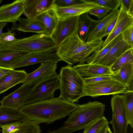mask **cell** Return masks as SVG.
Returning a JSON list of instances; mask_svg holds the SVG:
<instances>
[{
    "mask_svg": "<svg viewBox=\"0 0 133 133\" xmlns=\"http://www.w3.org/2000/svg\"><path fill=\"white\" fill-rule=\"evenodd\" d=\"M56 48L48 50L33 52L16 63L10 68L14 69L22 67L53 61H59L56 53Z\"/></svg>",
    "mask_w": 133,
    "mask_h": 133,
    "instance_id": "13",
    "label": "cell"
},
{
    "mask_svg": "<svg viewBox=\"0 0 133 133\" xmlns=\"http://www.w3.org/2000/svg\"><path fill=\"white\" fill-rule=\"evenodd\" d=\"M111 76L114 79L126 87L128 91H133V63L126 64Z\"/></svg>",
    "mask_w": 133,
    "mask_h": 133,
    "instance_id": "22",
    "label": "cell"
},
{
    "mask_svg": "<svg viewBox=\"0 0 133 133\" xmlns=\"http://www.w3.org/2000/svg\"><path fill=\"white\" fill-rule=\"evenodd\" d=\"M22 123H16L2 127V133H14L18 131Z\"/></svg>",
    "mask_w": 133,
    "mask_h": 133,
    "instance_id": "39",
    "label": "cell"
},
{
    "mask_svg": "<svg viewBox=\"0 0 133 133\" xmlns=\"http://www.w3.org/2000/svg\"><path fill=\"white\" fill-rule=\"evenodd\" d=\"M59 81L57 74L35 84L25 101V105L32 104L51 99L55 91L59 89Z\"/></svg>",
    "mask_w": 133,
    "mask_h": 133,
    "instance_id": "6",
    "label": "cell"
},
{
    "mask_svg": "<svg viewBox=\"0 0 133 133\" xmlns=\"http://www.w3.org/2000/svg\"><path fill=\"white\" fill-rule=\"evenodd\" d=\"M110 11L111 10L109 9L99 6L92 9L88 13L89 14L96 16L99 20L106 16Z\"/></svg>",
    "mask_w": 133,
    "mask_h": 133,
    "instance_id": "34",
    "label": "cell"
},
{
    "mask_svg": "<svg viewBox=\"0 0 133 133\" xmlns=\"http://www.w3.org/2000/svg\"><path fill=\"white\" fill-rule=\"evenodd\" d=\"M17 39L15 36V34L12 30L3 33L0 37V45L8 44L13 43Z\"/></svg>",
    "mask_w": 133,
    "mask_h": 133,
    "instance_id": "35",
    "label": "cell"
},
{
    "mask_svg": "<svg viewBox=\"0 0 133 133\" xmlns=\"http://www.w3.org/2000/svg\"><path fill=\"white\" fill-rule=\"evenodd\" d=\"M36 18L44 25L48 34L50 35L54 30L58 20L51 8L38 16Z\"/></svg>",
    "mask_w": 133,
    "mask_h": 133,
    "instance_id": "25",
    "label": "cell"
},
{
    "mask_svg": "<svg viewBox=\"0 0 133 133\" xmlns=\"http://www.w3.org/2000/svg\"><path fill=\"white\" fill-rule=\"evenodd\" d=\"M125 97V110L128 125L133 128V91L124 94Z\"/></svg>",
    "mask_w": 133,
    "mask_h": 133,
    "instance_id": "29",
    "label": "cell"
},
{
    "mask_svg": "<svg viewBox=\"0 0 133 133\" xmlns=\"http://www.w3.org/2000/svg\"><path fill=\"white\" fill-rule=\"evenodd\" d=\"M122 39L121 34L116 37L104 48L101 49L89 56L86 61L87 63L94 64L97 62L104 57L111 48Z\"/></svg>",
    "mask_w": 133,
    "mask_h": 133,
    "instance_id": "27",
    "label": "cell"
},
{
    "mask_svg": "<svg viewBox=\"0 0 133 133\" xmlns=\"http://www.w3.org/2000/svg\"><path fill=\"white\" fill-rule=\"evenodd\" d=\"M54 0H25L24 15L28 19L35 18L51 9Z\"/></svg>",
    "mask_w": 133,
    "mask_h": 133,
    "instance_id": "16",
    "label": "cell"
},
{
    "mask_svg": "<svg viewBox=\"0 0 133 133\" xmlns=\"http://www.w3.org/2000/svg\"><path fill=\"white\" fill-rule=\"evenodd\" d=\"M133 48L122 39L113 46L107 54L96 64L110 67L116 60L127 51Z\"/></svg>",
    "mask_w": 133,
    "mask_h": 133,
    "instance_id": "19",
    "label": "cell"
},
{
    "mask_svg": "<svg viewBox=\"0 0 133 133\" xmlns=\"http://www.w3.org/2000/svg\"><path fill=\"white\" fill-rule=\"evenodd\" d=\"M11 29L12 31L48 34L44 25L36 18H21L17 22L12 23Z\"/></svg>",
    "mask_w": 133,
    "mask_h": 133,
    "instance_id": "18",
    "label": "cell"
},
{
    "mask_svg": "<svg viewBox=\"0 0 133 133\" xmlns=\"http://www.w3.org/2000/svg\"><path fill=\"white\" fill-rule=\"evenodd\" d=\"M113 79L111 75L101 76L93 78L84 79L85 84L94 83Z\"/></svg>",
    "mask_w": 133,
    "mask_h": 133,
    "instance_id": "38",
    "label": "cell"
},
{
    "mask_svg": "<svg viewBox=\"0 0 133 133\" xmlns=\"http://www.w3.org/2000/svg\"><path fill=\"white\" fill-rule=\"evenodd\" d=\"M32 52L29 51L23 50L0 51V66L10 67Z\"/></svg>",
    "mask_w": 133,
    "mask_h": 133,
    "instance_id": "23",
    "label": "cell"
},
{
    "mask_svg": "<svg viewBox=\"0 0 133 133\" xmlns=\"http://www.w3.org/2000/svg\"><path fill=\"white\" fill-rule=\"evenodd\" d=\"M108 122L107 118L103 116L84 129L83 133H97Z\"/></svg>",
    "mask_w": 133,
    "mask_h": 133,
    "instance_id": "31",
    "label": "cell"
},
{
    "mask_svg": "<svg viewBox=\"0 0 133 133\" xmlns=\"http://www.w3.org/2000/svg\"><path fill=\"white\" fill-rule=\"evenodd\" d=\"M39 124L26 119L21 124L19 130L14 133H41Z\"/></svg>",
    "mask_w": 133,
    "mask_h": 133,
    "instance_id": "30",
    "label": "cell"
},
{
    "mask_svg": "<svg viewBox=\"0 0 133 133\" xmlns=\"http://www.w3.org/2000/svg\"><path fill=\"white\" fill-rule=\"evenodd\" d=\"M102 39L84 42L77 31L57 45L56 53L59 58L68 65L84 63L88 58L102 48Z\"/></svg>",
    "mask_w": 133,
    "mask_h": 133,
    "instance_id": "2",
    "label": "cell"
},
{
    "mask_svg": "<svg viewBox=\"0 0 133 133\" xmlns=\"http://www.w3.org/2000/svg\"><path fill=\"white\" fill-rule=\"evenodd\" d=\"M58 75L59 98L75 103L84 96V80L73 66L68 64L62 67Z\"/></svg>",
    "mask_w": 133,
    "mask_h": 133,
    "instance_id": "4",
    "label": "cell"
},
{
    "mask_svg": "<svg viewBox=\"0 0 133 133\" xmlns=\"http://www.w3.org/2000/svg\"><path fill=\"white\" fill-rule=\"evenodd\" d=\"M121 6L128 14L133 16V0H121Z\"/></svg>",
    "mask_w": 133,
    "mask_h": 133,
    "instance_id": "40",
    "label": "cell"
},
{
    "mask_svg": "<svg viewBox=\"0 0 133 133\" xmlns=\"http://www.w3.org/2000/svg\"><path fill=\"white\" fill-rule=\"evenodd\" d=\"M27 73L24 70H15L0 79V94L16 85L22 83Z\"/></svg>",
    "mask_w": 133,
    "mask_h": 133,
    "instance_id": "21",
    "label": "cell"
},
{
    "mask_svg": "<svg viewBox=\"0 0 133 133\" xmlns=\"http://www.w3.org/2000/svg\"><path fill=\"white\" fill-rule=\"evenodd\" d=\"M85 0L83 3L66 7H58L53 5L51 8L58 19L62 20L79 16L88 12L93 8L100 6L90 0Z\"/></svg>",
    "mask_w": 133,
    "mask_h": 133,
    "instance_id": "11",
    "label": "cell"
},
{
    "mask_svg": "<svg viewBox=\"0 0 133 133\" xmlns=\"http://www.w3.org/2000/svg\"><path fill=\"white\" fill-rule=\"evenodd\" d=\"M129 91L126 87L114 79L85 84L84 89V96L93 97L124 94Z\"/></svg>",
    "mask_w": 133,
    "mask_h": 133,
    "instance_id": "7",
    "label": "cell"
},
{
    "mask_svg": "<svg viewBox=\"0 0 133 133\" xmlns=\"http://www.w3.org/2000/svg\"><path fill=\"white\" fill-rule=\"evenodd\" d=\"M117 21L113 29L103 42L101 49L105 47L116 37L133 26V16L128 14L120 6Z\"/></svg>",
    "mask_w": 133,
    "mask_h": 133,
    "instance_id": "15",
    "label": "cell"
},
{
    "mask_svg": "<svg viewBox=\"0 0 133 133\" xmlns=\"http://www.w3.org/2000/svg\"><path fill=\"white\" fill-rule=\"evenodd\" d=\"M2 2V0H0V3H1Z\"/></svg>",
    "mask_w": 133,
    "mask_h": 133,
    "instance_id": "45",
    "label": "cell"
},
{
    "mask_svg": "<svg viewBox=\"0 0 133 133\" xmlns=\"http://www.w3.org/2000/svg\"><path fill=\"white\" fill-rule=\"evenodd\" d=\"M128 63H133V48L127 51L120 56L110 67V70L112 74H114Z\"/></svg>",
    "mask_w": 133,
    "mask_h": 133,
    "instance_id": "28",
    "label": "cell"
},
{
    "mask_svg": "<svg viewBox=\"0 0 133 133\" xmlns=\"http://www.w3.org/2000/svg\"><path fill=\"white\" fill-rule=\"evenodd\" d=\"M85 0H54V5L58 7H66L81 3Z\"/></svg>",
    "mask_w": 133,
    "mask_h": 133,
    "instance_id": "36",
    "label": "cell"
},
{
    "mask_svg": "<svg viewBox=\"0 0 133 133\" xmlns=\"http://www.w3.org/2000/svg\"><path fill=\"white\" fill-rule=\"evenodd\" d=\"M35 85L23 84L15 91L3 97L0 101L1 105L19 110L25 105V101Z\"/></svg>",
    "mask_w": 133,
    "mask_h": 133,
    "instance_id": "12",
    "label": "cell"
},
{
    "mask_svg": "<svg viewBox=\"0 0 133 133\" xmlns=\"http://www.w3.org/2000/svg\"><path fill=\"white\" fill-rule=\"evenodd\" d=\"M69 115L61 127L48 133H72L84 129L92 123L104 115L105 105L99 101H89L80 104Z\"/></svg>",
    "mask_w": 133,
    "mask_h": 133,
    "instance_id": "3",
    "label": "cell"
},
{
    "mask_svg": "<svg viewBox=\"0 0 133 133\" xmlns=\"http://www.w3.org/2000/svg\"><path fill=\"white\" fill-rule=\"evenodd\" d=\"M15 70L10 67L0 66V79Z\"/></svg>",
    "mask_w": 133,
    "mask_h": 133,
    "instance_id": "41",
    "label": "cell"
},
{
    "mask_svg": "<svg viewBox=\"0 0 133 133\" xmlns=\"http://www.w3.org/2000/svg\"><path fill=\"white\" fill-rule=\"evenodd\" d=\"M125 103L124 94L113 95L111 98L112 116L108 124L112 125L113 133H127L128 124L125 114Z\"/></svg>",
    "mask_w": 133,
    "mask_h": 133,
    "instance_id": "8",
    "label": "cell"
},
{
    "mask_svg": "<svg viewBox=\"0 0 133 133\" xmlns=\"http://www.w3.org/2000/svg\"><path fill=\"white\" fill-rule=\"evenodd\" d=\"M122 35L123 40L128 44L133 46V26L125 30Z\"/></svg>",
    "mask_w": 133,
    "mask_h": 133,
    "instance_id": "37",
    "label": "cell"
},
{
    "mask_svg": "<svg viewBox=\"0 0 133 133\" xmlns=\"http://www.w3.org/2000/svg\"><path fill=\"white\" fill-rule=\"evenodd\" d=\"M119 11V10L118 9L114 11H111L105 17L97 20L96 24L89 35L86 41L89 42L94 40L99 32L111 21L118 16Z\"/></svg>",
    "mask_w": 133,
    "mask_h": 133,
    "instance_id": "26",
    "label": "cell"
},
{
    "mask_svg": "<svg viewBox=\"0 0 133 133\" xmlns=\"http://www.w3.org/2000/svg\"><path fill=\"white\" fill-rule=\"evenodd\" d=\"M73 66L83 79L112 74L110 67L96 63L78 64Z\"/></svg>",
    "mask_w": 133,
    "mask_h": 133,
    "instance_id": "17",
    "label": "cell"
},
{
    "mask_svg": "<svg viewBox=\"0 0 133 133\" xmlns=\"http://www.w3.org/2000/svg\"><path fill=\"white\" fill-rule=\"evenodd\" d=\"M7 23L6 22L0 23V37H1L2 32V30L3 28L7 24Z\"/></svg>",
    "mask_w": 133,
    "mask_h": 133,
    "instance_id": "43",
    "label": "cell"
},
{
    "mask_svg": "<svg viewBox=\"0 0 133 133\" xmlns=\"http://www.w3.org/2000/svg\"><path fill=\"white\" fill-rule=\"evenodd\" d=\"M59 61H53L41 63L37 69L27 74L22 83L35 85L57 75L56 70Z\"/></svg>",
    "mask_w": 133,
    "mask_h": 133,
    "instance_id": "9",
    "label": "cell"
},
{
    "mask_svg": "<svg viewBox=\"0 0 133 133\" xmlns=\"http://www.w3.org/2000/svg\"><path fill=\"white\" fill-rule=\"evenodd\" d=\"M76 104L54 97L35 103L25 105L19 110L28 119L47 124L68 116L77 108Z\"/></svg>",
    "mask_w": 133,
    "mask_h": 133,
    "instance_id": "1",
    "label": "cell"
},
{
    "mask_svg": "<svg viewBox=\"0 0 133 133\" xmlns=\"http://www.w3.org/2000/svg\"><path fill=\"white\" fill-rule=\"evenodd\" d=\"M109 124L108 122L97 133H105L107 128Z\"/></svg>",
    "mask_w": 133,
    "mask_h": 133,
    "instance_id": "42",
    "label": "cell"
},
{
    "mask_svg": "<svg viewBox=\"0 0 133 133\" xmlns=\"http://www.w3.org/2000/svg\"><path fill=\"white\" fill-rule=\"evenodd\" d=\"M79 16L63 20H58L55 27L50 35L57 45L76 31H78Z\"/></svg>",
    "mask_w": 133,
    "mask_h": 133,
    "instance_id": "10",
    "label": "cell"
},
{
    "mask_svg": "<svg viewBox=\"0 0 133 133\" xmlns=\"http://www.w3.org/2000/svg\"><path fill=\"white\" fill-rule=\"evenodd\" d=\"M97 20L91 18L88 12L79 16L78 34L80 38L86 42L89 35L94 27Z\"/></svg>",
    "mask_w": 133,
    "mask_h": 133,
    "instance_id": "24",
    "label": "cell"
},
{
    "mask_svg": "<svg viewBox=\"0 0 133 133\" xmlns=\"http://www.w3.org/2000/svg\"><path fill=\"white\" fill-rule=\"evenodd\" d=\"M117 16L111 21L101 31L99 32L95 36L94 39H102L103 37L108 36L114 28L117 21Z\"/></svg>",
    "mask_w": 133,
    "mask_h": 133,
    "instance_id": "33",
    "label": "cell"
},
{
    "mask_svg": "<svg viewBox=\"0 0 133 133\" xmlns=\"http://www.w3.org/2000/svg\"><path fill=\"white\" fill-rule=\"evenodd\" d=\"M25 0L15 1L0 7V23L17 22L24 12Z\"/></svg>",
    "mask_w": 133,
    "mask_h": 133,
    "instance_id": "14",
    "label": "cell"
},
{
    "mask_svg": "<svg viewBox=\"0 0 133 133\" xmlns=\"http://www.w3.org/2000/svg\"><path fill=\"white\" fill-rule=\"evenodd\" d=\"M100 6L109 9L111 11L118 9L120 6L121 0H91Z\"/></svg>",
    "mask_w": 133,
    "mask_h": 133,
    "instance_id": "32",
    "label": "cell"
},
{
    "mask_svg": "<svg viewBox=\"0 0 133 133\" xmlns=\"http://www.w3.org/2000/svg\"><path fill=\"white\" fill-rule=\"evenodd\" d=\"M1 131V130H0V132Z\"/></svg>",
    "mask_w": 133,
    "mask_h": 133,
    "instance_id": "46",
    "label": "cell"
},
{
    "mask_svg": "<svg viewBox=\"0 0 133 133\" xmlns=\"http://www.w3.org/2000/svg\"><path fill=\"white\" fill-rule=\"evenodd\" d=\"M57 45L47 34H37L23 38L17 39L14 42L0 45V51L17 50L32 52L41 51L56 48Z\"/></svg>",
    "mask_w": 133,
    "mask_h": 133,
    "instance_id": "5",
    "label": "cell"
},
{
    "mask_svg": "<svg viewBox=\"0 0 133 133\" xmlns=\"http://www.w3.org/2000/svg\"><path fill=\"white\" fill-rule=\"evenodd\" d=\"M105 133H113L111 132V129H110L109 127V126H108V127H107V130H106V131L105 132Z\"/></svg>",
    "mask_w": 133,
    "mask_h": 133,
    "instance_id": "44",
    "label": "cell"
},
{
    "mask_svg": "<svg viewBox=\"0 0 133 133\" xmlns=\"http://www.w3.org/2000/svg\"><path fill=\"white\" fill-rule=\"evenodd\" d=\"M26 119L19 110L0 106V128L12 123H22Z\"/></svg>",
    "mask_w": 133,
    "mask_h": 133,
    "instance_id": "20",
    "label": "cell"
}]
</instances>
